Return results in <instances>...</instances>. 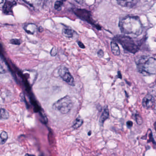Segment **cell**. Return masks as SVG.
I'll use <instances>...</instances> for the list:
<instances>
[{"mask_svg":"<svg viewBox=\"0 0 156 156\" xmlns=\"http://www.w3.org/2000/svg\"><path fill=\"white\" fill-rule=\"evenodd\" d=\"M119 25L120 31L124 34L138 36L143 31L142 23L137 16H126L120 20Z\"/></svg>","mask_w":156,"mask_h":156,"instance_id":"1","label":"cell"},{"mask_svg":"<svg viewBox=\"0 0 156 156\" xmlns=\"http://www.w3.org/2000/svg\"><path fill=\"white\" fill-rule=\"evenodd\" d=\"M138 71L144 75L156 74V59L153 57L141 56L135 59Z\"/></svg>","mask_w":156,"mask_h":156,"instance_id":"2","label":"cell"},{"mask_svg":"<svg viewBox=\"0 0 156 156\" xmlns=\"http://www.w3.org/2000/svg\"><path fill=\"white\" fill-rule=\"evenodd\" d=\"M114 39L119 43L125 50L133 54L138 52L141 46V44H136L132 38L126 35H117Z\"/></svg>","mask_w":156,"mask_h":156,"instance_id":"3","label":"cell"},{"mask_svg":"<svg viewBox=\"0 0 156 156\" xmlns=\"http://www.w3.org/2000/svg\"><path fill=\"white\" fill-rule=\"evenodd\" d=\"M73 107V102L69 96L60 99L53 104V108L62 114H65L70 111Z\"/></svg>","mask_w":156,"mask_h":156,"instance_id":"4","label":"cell"},{"mask_svg":"<svg viewBox=\"0 0 156 156\" xmlns=\"http://www.w3.org/2000/svg\"><path fill=\"white\" fill-rule=\"evenodd\" d=\"M59 75L63 80L70 86H74V78L72 76L69 70L66 67L62 66L60 67L58 71Z\"/></svg>","mask_w":156,"mask_h":156,"instance_id":"5","label":"cell"},{"mask_svg":"<svg viewBox=\"0 0 156 156\" xmlns=\"http://www.w3.org/2000/svg\"><path fill=\"white\" fill-rule=\"evenodd\" d=\"M155 100L151 94H147L143 98L142 105L143 107L147 109H153L155 107Z\"/></svg>","mask_w":156,"mask_h":156,"instance_id":"6","label":"cell"},{"mask_svg":"<svg viewBox=\"0 0 156 156\" xmlns=\"http://www.w3.org/2000/svg\"><path fill=\"white\" fill-rule=\"evenodd\" d=\"M17 4L15 0H6L3 7V13L6 14H11L13 7Z\"/></svg>","mask_w":156,"mask_h":156,"instance_id":"7","label":"cell"},{"mask_svg":"<svg viewBox=\"0 0 156 156\" xmlns=\"http://www.w3.org/2000/svg\"><path fill=\"white\" fill-rule=\"evenodd\" d=\"M118 4L124 7H132L138 2V0H116Z\"/></svg>","mask_w":156,"mask_h":156,"instance_id":"8","label":"cell"},{"mask_svg":"<svg viewBox=\"0 0 156 156\" xmlns=\"http://www.w3.org/2000/svg\"><path fill=\"white\" fill-rule=\"evenodd\" d=\"M9 70V67L5 60L1 56H0V74L7 73Z\"/></svg>","mask_w":156,"mask_h":156,"instance_id":"9","label":"cell"},{"mask_svg":"<svg viewBox=\"0 0 156 156\" xmlns=\"http://www.w3.org/2000/svg\"><path fill=\"white\" fill-rule=\"evenodd\" d=\"M24 29L28 34H34L37 31L38 28L35 24L29 23L25 26Z\"/></svg>","mask_w":156,"mask_h":156,"instance_id":"10","label":"cell"},{"mask_svg":"<svg viewBox=\"0 0 156 156\" xmlns=\"http://www.w3.org/2000/svg\"><path fill=\"white\" fill-rule=\"evenodd\" d=\"M109 117V111L108 108L107 106H105L104 109L101 115V118L99 119V122L101 124H103L104 121L107 120Z\"/></svg>","mask_w":156,"mask_h":156,"instance_id":"11","label":"cell"},{"mask_svg":"<svg viewBox=\"0 0 156 156\" xmlns=\"http://www.w3.org/2000/svg\"><path fill=\"white\" fill-rule=\"evenodd\" d=\"M74 30L69 27H65L62 30V34L67 38H72L74 35Z\"/></svg>","mask_w":156,"mask_h":156,"instance_id":"12","label":"cell"},{"mask_svg":"<svg viewBox=\"0 0 156 156\" xmlns=\"http://www.w3.org/2000/svg\"><path fill=\"white\" fill-rule=\"evenodd\" d=\"M111 52L114 55L119 56L120 54V50L117 43L115 42H111L110 44Z\"/></svg>","mask_w":156,"mask_h":156,"instance_id":"13","label":"cell"},{"mask_svg":"<svg viewBox=\"0 0 156 156\" xmlns=\"http://www.w3.org/2000/svg\"><path fill=\"white\" fill-rule=\"evenodd\" d=\"M24 2L32 7H36L40 5L43 0H22Z\"/></svg>","mask_w":156,"mask_h":156,"instance_id":"14","label":"cell"},{"mask_svg":"<svg viewBox=\"0 0 156 156\" xmlns=\"http://www.w3.org/2000/svg\"><path fill=\"white\" fill-rule=\"evenodd\" d=\"M9 117V114L8 111L5 109H0V119L1 120H7Z\"/></svg>","mask_w":156,"mask_h":156,"instance_id":"15","label":"cell"},{"mask_svg":"<svg viewBox=\"0 0 156 156\" xmlns=\"http://www.w3.org/2000/svg\"><path fill=\"white\" fill-rule=\"evenodd\" d=\"M147 134L148 136V139L147 141V143H150L152 142L155 146H156V142L153 138V134H152V131L150 129L148 130Z\"/></svg>","mask_w":156,"mask_h":156,"instance_id":"16","label":"cell"},{"mask_svg":"<svg viewBox=\"0 0 156 156\" xmlns=\"http://www.w3.org/2000/svg\"><path fill=\"white\" fill-rule=\"evenodd\" d=\"M8 139V135L7 133L5 131H2L0 134V144H5Z\"/></svg>","mask_w":156,"mask_h":156,"instance_id":"17","label":"cell"},{"mask_svg":"<svg viewBox=\"0 0 156 156\" xmlns=\"http://www.w3.org/2000/svg\"><path fill=\"white\" fill-rule=\"evenodd\" d=\"M83 123V120L81 118L79 117L77 118L75 120L73 125V127L74 129L78 128L82 125Z\"/></svg>","mask_w":156,"mask_h":156,"instance_id":"18","label":"cell"},{"mask_svg":"<svg viewBox=\"0 0 156 156\" xmlns=\"http://www.w3.org/2000/svg\"><path fill=\"white\" fill-rule=\"evenodd\" d=\"M134 118L135 120L136 121L137 124L139 125L142 124L143 120H142V118L140 115L138 114H135L134 115Z\"/></svg>","mask_w":156,"mask_h":156,"instance_id":"19","label":"cell"},{"mask_svg":"<svg viewBox=\"0 0 156 156\" xmlns=\"http://www.w3.org/2000/svg\"><path fill=\"white\" fill-rule=\"evenodd\" d=\"M63 2L60 1H56L54 4V8L55 9H59L62 7L63 5Z\"/></svg>","mask_w":156,"mask_h":156,"instance_id":"20","label":"cell"},{"mask_svg":"<svg viewBox=\"0 0 156 156\" xmlns=\"http://www.w3.org/2000/svg\"><path fill=\"white\" fill-rule=\"evenodd\" d=\"M57 53H58V49H57V48L54 47L51 50L50 54H51V55L52 56H55L57 55Z\"/></svg>","mask_w":156,"mask_h":156,"instance_id":"21","label":"cell"},{"mask_svg":"<svg viewBox=\"0 0 156 156\" xmlns=\"http://www.w3.org/2000/svg\"><path fill=\"white\" fill-rule=\"evenodd\" d=\"M11 43L15 45H20L21 44V42L19 39H13L11 40Z\"/></svg>","mask_w":156,"mask_h":156,"instance_id":"22","label":"cell"},{"mask_svg":"<svg viewBox=\"0 0 156 156\" xmlns=\"http://www.w3.org/2000/svg\"><path fill=\"white\" fill-rule=\"evenodd\" d=\"M97 55L99 58H102L104 56V52L102 50H99L98 52H97Z\"/></svg>","mask_w":156,"mask_h":156,"instance_id":"23","label":"cell"},{"mask_svg":"<svg viewBox=\"0 0 156 156\" xmlns=\"http://www.w3.org/2000/svg\"><path fill=\"white\" fill-rule=\"evenodd\" d=\"M133 122L132 121H131V120H129V121H127L126 122V125H127V127L129 128H130L132 127L133 126Z\"/></svg>","mask_w":156,"mask_h":156,"instance_id":"24","label":"cell"},{"mask_svg":"<svg viewBox=\"0 0 156 156\" xmlns=\"http://www.w3.org/2000/svg\"><path fill=\"white\" fill-rule=\"evenodd\" d=\"M78 44L80 46V48H82V49H85V45H83V44L82 42H81V41H79V42H78Z\"/></svg>","mask_w":156,"mask_h":156,"instance_id":"25","label":"cell"},{"mask_svg":"<svg viewBox=\"0 0 156 156\" xmlns=\"http://www.w3.org/2000/svg\"><path fill=\"white\" fill-rule=\"evenodd\" d=\"M75 1L79 4H83L84 0H75Z\"/></svg>","mask_w":156,"mask_h":156,"instance_id":"26","label":"cell"},{"mask_svg":"<svg viewBox=\"0 0 156 156\" xmlns=\"http://www.w3.org/2000/svg\"><path fill=\"white\" fill-rule=\"evenodd\" d=\"M118 77L120 79H121L122 78V76H121V73H120V72H118Z\"/></svg>","mask_w":156,"mask_h":156,"instance_id":"27","label":"cell"},{"mask_svg":"<svg viewBox=\"0 0 156 156\" xmlns=\"http://www.w3.org/2000/svg\"><path fill=\"white\" fill-rule=\"evenodd\" d=\"M153 126H154V129H155V131H156V121L154 123Z\"/></svg>","mask_w":156,"mask_h":156,"instance_id":"28","label":"cell"},{"mask_svg":"<svg viewBox=\"0 0 156 156\" xmlns=\"http://www.w3.org/2000/svg\"><path fill=\"white\" fill-rule=\"evenodd\" d=\"M25 156H35V155H32V154H26Z\"/></svg>","mask_w":156,"mask_h":156,"instance_id":"29","label":"cell"},{"mask_svg":"<svg viewBox=\"0 0 156 156\" xmlns=\"http://www.w3.org/2000/svg\"><path fill=\"white\" fill-rule=\"evenodd\" d=\"M3 0H0V4L3 3Z\"/></svg>","mask_w":156,"mask_h":156,"instance_id":"30","label":"cell"},{"mask_svg":"<svg viewBox=\"0 0 156 156\" xmlns=\"http://www.w3.org/2000/svg\"><path fill=\"white\" fill-rule=\"evenodd\" d=\"M88 135L89 136L91 135V131H89V132H88Z\"/></svg>","mask_w":156,"mask_h":156,"instance_id":"31","label":"cell"}]
</instances>
